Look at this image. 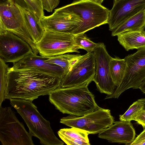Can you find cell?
I'll return each instance as SVG.
<instances>
[{
    "mask_svg": "<svg viewBox=\"0 0 145 145\" xmlns=\"http://www.w3.org/2000/svg\"><path fill=\"white\" fill-rule=\"evenodd\" d=\"M61 78L32 68L14 69L7 74L6 99L33 101L59 87Z\"/></svg>",
    "mask_w": 145,
    "mask_h": 145,
    "instance_id": "cell-1",
    "label": "cell"
},
{
    "mask_svg": "<svg viewBox=\"0 0 145 145\" xmlns=\"http://www.w3.org/2000/svg\"><path fill=\"white\" fill-rule=\"evenodd\" d=\"M116 0H114V1H116Z\"/></svg>",
    "mask_w": 145,
    "mask_h": 145,
    "instance_id": "cell-33",
    "label": "cell"
},
{
    "mask_svg": "<svg viewBox=\"0 0 145 145\" xmlns=\"http://www.w3.org/2000/svg\"><path fill=\"white\" fill-rule=\"evenodd\" d=\"M0 29L6 30L16 35L30 45L34 54L37 55L39 53L14 0H0Z\"/></svg>",
    "mask_w": 145,
    "mask_h": 145,
    "instance_id": "cell-5",
    "label": "cell"
},
{
    "mask_svg": "<svg viewBox=\"0 0 145 145\" xmlns=\"http://www.w3.org/2000/svg\"><path fill=\"white\" fill-rule=\"evenodd\" d=\"M33 53L25 40L10 32L0 29V56L5 62L15 63Z\"/></svg>",
    "mask_w": 145,
    "mask_h": 145,
    "instance_id": "cell-12",
    "label": "cell"
},
{
    "mask_svg": "<svg viewBox=\"0 0 145 145\" xmlns=\"http://www.w3.org/2000/svg\"><path fill=\"white\" fill-rule=\"evenodd\" d=\"M145 8V0H116L109 10L108 24L112 31L130 17Z\"/></svg>",
    "mask_w": 145,
    "mask_h": 145,
    "instance_id": "cell-13",
    "label": "cell"
},
{
    "mask_svg": "<svg viewBox=\"0 0 145 145\" xmlns=\"http://www.w3.org/2000/svg\"><path fill=\"white\" fill-rule=\"evenodd\" d=\"M10 68L3 60L0 58V107L6 99L7 74Z\"/></svg>",
    "mask_w": 145,
    "mask_h": 145,
    "instance_id": "cell-23",
    "label": "cell"
},
{
    "mask_svg": "<svg viewBox=\"0 0 145 145\" xmlns=\"http://www.w3.org/2000/svg\"><path fill=\"white\" fill-rule=\"evenodd\" d=\"M48 58V57L37 56L33 53L14 63L11 68L14 69H34L62 79L65 74L63 69L59 66L46 61Z\"/></svg>",
    "mask_w": 145,
    "mask_h": 145,
    "instance_id": "cell-15",
    "label": "cell"
},
{
    "mask_svg": "<svg viewBox=\"0 0 145 145\" xmlns=\"http://www.w3.org/2000/svg\"><path fill=\"white\" fill-rule=\"evenodd\" d=\"M110 74L113 81L116 86L121 83L125 74L126 63L125 59L118 57H112L110 64Z\"/></svg>",
    "mask_w": 145,
    "mask_h": 145,
    "instance_id": "cell-21",
    "label": "cell"
},
{
    "mask_svg": "<svg viewBox=\"0 0 145 145\" xmlns=\"http://www.w3.org/2000/svg\"><path fill=\"white\" fill-rule=\"evenodd\" d=\"M10 103L21 116L33 136L38 138L43 145H63L51 128L49 121L38 111L32 101L17 99H9Z\"/></svg>",
    "mask_w": 145,
    "mask_h": 145,
    "instance_id": "cell-4",
    "label": "cell"
},
{
    "mask_svg": "<svg viewBox=\"0 0 145 145\" xmlns=\"http://www.w3.org/2000/svg\"><path fill=\"white\" fill-rule=\"evenodd\" d=\"M29 8L41 20L45 16L41 0H24Z\"/></svg>",
    "mask_w": 145,
    "mask_h": 145,
    "instance_id": "cell-26",
    "label": "cell"
},
{
    "mask_svg": "<svg viewBox=\"0 0 145 145\" xmlns=\"http://www.w3.org/2000/svg\"><path fill=\"white\" fill-rule=\"evenodd\" d=\"M33 136L11 107H0V140L2 145H34Z\"/></svg>",
    "mask_w": 145,
    "mask_h": 145,
    "instance_id": "cell-6",
    "label": "cell"
},
{
    "mask_svg": "<svg viewBox=\"0 0 145 145\" xmlns=\"http://www.w3.org/2000/svg\"><path fill=\"white\" fill-rule=\"evenodd\" d=\"M139 89L142 92L145 94V79L141 83Z\"/></svg>",
    "mask_w": 145,
    "mask_h": 145,
    "instance_id": "cell-30",
    "label": "cell"
},
{
    "mask_svg": "<svg viewBox=\"0 0 145 145\" xmlns=\"http://www.w3.org/2000/svg\"><path fill=\"white\" fill-rule=\"evenodd\" d=\"M120 44L127 51L145 46V31L124 32L117 36Z\"/></svg>",
    "mask_w": 145,
    "mask_h": 145,
    "instance_id": "cell-19",
    "label": "cell"
},
{
    "mask_svg": "<svg viewBox=\"0 0 145 145\" xmlns=\"http://www.w3.org/2000/svg\"><path fill=\"white\" fill-rule=\"evenodd\" d=\"M57 9L77 22L71 33L74 35L108 23L109 10L93 0H79Z\"/></svg>",
    "mask_w": 145,
    "mask_h": 145,
    "instance_id": "cell-3",
    "label": "cell"
},
{
    "mask_svg": "<svg viewBox=\"0 0 145 145\" xmlns=\"http://www.w3.org/2000/svg\"><path fill=\"white\" fill-rule=\"evenodd\" d=\"M110 111L99 107L93 111L82 116L69 115L61 119L60 122L71 127L79 128L89 134L99 133L114 122Z\"/></svg>",
    "mask_w": 145,
    "mask_h": 145,
    "instance_id": "cell-8",
    "label": "cell"
},
{
    "mask_svg": "<svg viewBox=\"0 0 145 145\" xmlns=\"http://www.w3.org/2000/svg\"><path fill=\"white\" fill-rule=\"evenodd\" d=\"M57 134L60 138L68 145H90L89 133L81 129L71 127L59 130Z\"/></svg>",
    "mask_w": 145,
    "mask_h": 145,
    "instance_id": "cell-18",
    "label": "cell"
},
{
    "mask_svg": "<svg viewBox=\"0 0 145 145\" xmlns=\"http://www.w3.org/2000/svg\"><path fill=\"white\" fill-rule=\"evenodd\" d=\"M87 85L58 87L49 95V100L56 108L63 114L82 116L99 106Z\"/></svg>",
    "mask_w": 145,
    "mask_h": 145,
    "instance_id": "cell-2",
    "label": "cell"
},
{
    "mask_svg": "<svg viewBox=\"0 0 145 145\" xmlns=\"http://www.w3.org/2000/svg\"><path fill=\"white\" fill-rule=\"evenodd\" d=\"M45 29L57 32L70 33L76 29L77 22L60 12L57 9L51 15L40 20Z\"/></svg>",
    "mask_w": 145,
    "mask_h": 145,
    "instance_id": "cell-16",
    "label": "cell"
},
{
    "mask_svg": "<svg viewBox=\"0 0 145 145\" xmlns=\"http://www.w3.org/2000/svg\"><path fill=\"white\" fill-rule=\"evenodd\" d=\"M135 121L141 125L143 129H145V109H143L140 112L136 117Z\"/></svg>",
    "mask_w": 145,
    "mask_h": 145,
    "instance_id": "cell-29",
    "label": "cell"
},
{
    "mask_svg": "<svg viewBox=\"0 0 145 145\" xmlns=\"http://www.w3.org/2000/svg\"><path fill=\"white\" fill-rule=\"evenodd\" d=\"M74 39L79 49H84L88 53L93 52L98 45V43H95L91 40L84 33L74 35Z\"/></svg>",
    "mask_w": 145,
    "mask_h": 145,
    "instance_id": "cell-25",
    "label": "cell"
},
{
    "mask_svg": "<svg viewBox=\"0 0 145 145\" xmlns=\"http://www.w3.org/2000/svg\"><path fill=\"white\" fill-rule=\"evenodd\" d=\"M95 60V72L93 81L101 93L111 95L116 86L110 74V64L112 57L103 43H98L93 52Z\"/></svg>",
    "mask_w": 145,
    "mask_h": 145,
    "instance_id": "cell-11",
    "label": "cell"
},
{
    "mask_svg": "<svg viewBox=\"0 0 145 145\" xmlns=\"http://www.w3.org/2000/svg\"><path fill=\"white\" fill-rule=\"evenodd\" d=\"M145 28V8L130 17L112 31V36H117L126 32L141 31Z\"/></svg>",
    "mask_w": 145,
    "mask_h": 145,
    "instance_id": "cell-20",
    "label": "cell"
},
{
    "mask_svg": "<svg viewBox=\"0 0 145 145\" xmlns=\"http://www.w3.org/2000/svg\"><path fill=\"white\" fill-rule=\"evenodd\" d=\"M126 67L123 77L114 93L107 95L105 99L118 98L126 90L139 88L145 79V46L138 49L135 53L124 58Z\"/></svg>",
    "mask_w": 145,
    "mask_h": 145,
    "instance_id": "cell-7",
    "label": "cell"
},
{
    "mask_svg": "<svg viewBox=\"0 0 145 145\" xmlns=\"http://www.w3.org/2000/svg\"><path fill=\"white\" fill-rule=\"evenodd\" d=\"M22 14L24 21L36 44L41 39L45 29L40 19L29 8L24 0H14Z\"/></svg>",
    "mask_w": 145,
    "mask_h": 145,
    "instance_id": "cell-17",
    "label": "cell"
},
{
    "mask_svg": "<svg viewBox=\"0 0 145 145\" xmlns=\"http://www.w3.org/2000/svg\"><path fill=\"white\" fill-rule=\"evenodd\" d=\"M136 133L130 121H115L110 126L99 133L98 137L111 143L129 145L134 140Z\"/></svg>",
    "mask_w": 145,
    "mask_h": 145,
    "instance_id": "cell-14",
    "label": "cell"
},
{
    "mask_svg": "<svg viewBox=\"0 0 145 145\" xmlns=\"http://www.w3.org/2000/svg\"><path fill=\"white\" fill-rule=\"evenodd\" d=\"M80 55L78 54H63L48 57L45 61L61 67L64 70L65 74L72 64Z\"/></svg>",
    "mask_w": 145,
    "mask_h": 145,
    "instance_id": "cell-22",
    "label": "cell"
},
{
    "mask_svg": "<svg viewBox=\"0 0 145 145\" xmlns=\"http://www.w3.org/2000/svg\"><path fill=\"white\" fill-rule=\"evenodd\" d=\"M138 100L143 103L144 105V109H145V98H142Z\"/></svg>",
    "mask_w": 145,
    "mask_h": 145,
    "instance_id": "cell-31",
    "label": "cell"
},
{
    "mask_svg": "<svg viewBox=\"0 0 145 145\" xmlns=\"http://www.w3.org/2000/svg\"><path fill=\"white\" fill-rule=\"evenodd\" d=\"M95 72V60L93 52L80 55L72 64L61 79L59 87L65 88L89 84Z\"/></svg>",
    "mask_w": 145,
    "mask_h": 145,
    "instance_id": "cell-10",
    "label": "cell"
},
{
    "mask_svg": "<svg viewBox=\"0 0 145 145\" xmlns=\"http://www.w3.org/2000/svg\"><path fill=\"white\" fill-rule=\"evenodd\" d=\"M129 145H145V129Z\"/></svg>",
    "mask_w": 145,
    "mask_h": 145,
    "instance_id": "cell-28",
    "label": "cell"
},
{
    "mask_svg": "<svg viewBox=\"0 0 145 145\" xmlns=\"http://www.w3.org/2000/svg\"><path fill=\"white\" fill-rule=\"evenodd\" d=\"M143 109V104L138 100L130 106L124 114L119 115V120L120 121H135L136 117Z\"/></svg>",
    "mask_w": 145,
    "mask_h": 145,
    "instance_id": "cell-24",
    "label": "cell"
},
{
    "mask_svg": "<svg viewBox=\"0 0 145 145\" xmlns=\"http://www.w3.org/2000/svg\"><path fill=\"white\" fill-rule=\"evenodd\" d=\"M95 2H96L97 3L100 4H101V3L103 2V1L104 0H93Z\"/></svg>",
    "mask_w": 145,
    "mask_h": 145,
    "instance_id": "cell-32",
    "label": "cell"
},
{
    "mask_svg": "<svg viewBox=\"0 0 145 145\" xmlns=\"http://www.w3.org/2000/svg\"><path fill=\"white\" fill-rule=\"evenodd\" d=\"M36 46L40 54L46 57L67 53H80L75 42L74 35L46 29Z\"/></svg>",
    "mask_w": 145,
    "mask_h": 145,
    "instance_id": "cell-9",
    "label": "cell"
},
{
    "mask_svg": "<svg viewBox=\"0 0 145 145\" xmlns=\"http://www.w3.org/2000/svg\"><path fill=\"white\" fill-rule=\"evenodd\" d=\"M44 10L52 12L59 5L60 0H41Z\"/></svg>",
    "mask_w": 145,
    "mask_h": 145,
    "instance_id": "cell-27",
    "label": "cell"
}]
</instances>
